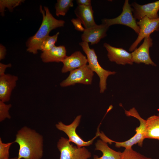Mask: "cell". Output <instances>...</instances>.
Listing matches in <instances>:
<instances>
[{
	"instance_id": "cell-1",
	"label": "cell",
	"mask_w": 159,
	"mask_h": 159,
	"mask_svg": "<svg viewBox=\"0 0 159 159\" xmlns=\"http://www.w3.org/2000/svg\"><path fill=\"white\" fill-rule=\"evenodd\" d=\"M14 143L19 146L17 159H41L43 153V136L34 130L22 127L16 135Z\"/></svg>"
},
{
	"instance_id": "cell-2",
	"label": "cell",
	"mask_w": 159,
	"mask_h": 159,
	"mask_svg": "<svg viewBox=\"0 0 159 159\" xmlns=\"http://www.w3.org/2000/svg\"><path fill=\"white\" fill-rule=\"evenodd\" d=\"M39 9L42 16L41 25L35 34L29 38L26 43L27 51L34 54L38 53L42 42L49 36V33L52 30L64 26L65 23L62 20L55 18L47 7L44 6L43 9L42 6H40Z\"/></svg>"
},
{
	"instance_id": "cell-3",
	"label": "cell",
	"mask_w": 159,
	"mask_h": 159,
	"mask_svg": "<svg viewBox=\"0 0 159 159\" xmlns=\"http://www.w3.org/2000/svg\"><path fill=\"white\" fill-rule=\"evenodd\" d=\"M125 113L128 116H132L137 118L139 121L140 125L136 129V133L129 139L123 142H118L111 140L105 134L102 135L101 139L107 143L111 144L112 143H115V146L117 148L124 147L125 149L132 148V146L138 144L140 147L143 145V143L145 138V131L146 120L142 118L134 107L129 111L125 110Z\"/></svg>"
},
{
	"instance_id": "cell-4",
	"label": "cell",
	"mask_w": 159,
	"mask_h": 159,
	"mask_svg": "<svg viewBox=\"0 0 159 159\" xmlns=\"http://www.w3.org/2000/svg\"><path fill=\"white\" fill-rule=\"evenodd\" d=\"M79 44L86 55L89 67L93 72L96 73L99 77L100 93H104L107 88V77L110 75L115 74L116 72L105 69L100 66L94 49L90 48L88 43L82 41Z\"/></svg>"
},
{
	"instance_id": "cell-5",
	"label": "cell",
	"mask_w": 159,
	"mask_h": 159,
	"mask_svg": "<svg viewBox=\"0 0 159 159\" xmlns=\"http://www.w3.org/2000/svg\"><path fill=\"white\" fill-rule=\"evenodd\" d=\"M57 146L60 152L59 159H88L91 156V153L85 147L74 146L68 139L63 137L59 139Z\"/></svg>"
},
{
	"instance_id": "cell-6",
	"label": "cell",
	"mask_w": 159,
	"mask_h": 159,
	"mask_svg": "<svg viewBox=\"0 0 159 159\" xmlns=\"http://www.w3.org/2000/svg\"><path fill=\"white\" fill-rule=\"evenodd\" d=\"M132 9L128 0L125 1L122 11L117 17L111 19H104L102 20V24L109 26L115 24H121L128 26L138 34L140 28L137 24L136 19L132 15Z\"/></svg>"
},
{
	"instance_id": "cell-7",
	"label": "cell",
	"mask_w": 159,
	"mask_h": 159,
	"mask_svg": "<svg viewBox=\"0 0 159 159\" xmlns=\"http://www.w3.org/2000/svg\"><path fill=\"white\" fill-rule=\"evenodd\" d=\"M81 115H78L73 121L69 125H66L62 122H59L55 125L59 130L64 132L68 136L69 141L75 143L78 148L88 146L92 144L94 140L99 137V129L98 128L95 136L91 140L87 141L83 140L76 132V129L80 121Z\"/></svg>"
},
{
	"instance_id": "cell-8",
	"label": "cell",
	"mask_w": 159,
	"mask_h": 159,
	"mask_svg": "<svg viewBox=\"0 0 159 159\" xmlns=\"http://www.w3.org/2000/svg\"><path fill=\"white\" fill-rule=\"evenodd\" d=\"M70 72L67 78L60 83L61 87H65L76 84H91L94 73L88 64H85Z\"/></svg>"
},
{
	"instance_id": "cell-9",
	"label": "cell",
	"mask_w": 159,
	"mask_h": 159,
	"mask_svg": "<svg viewBox=\"0 0 159 159\" xmlns=\"http://www.w3.org/2000/svg\"><path fill=\"white\" fill-rule=\"evenodd\" d=\"M137 22L139 27L140 31L137 38L129 48L130 52H133L136 49L143 39L150 36L154 31L159 30V18L150 19L145 16Z\"/></svg>"
},
{
	"instance_id": "cell-10",
	"label": "cell",
	"mask_w": 159,
	"mask_h": 159,
	"mask_svg": "<svg viewBox=\"0 0 159 159\" xmlns=\"http://www.w3.org/2000/svg\"><path fill=\"white\" fill-rule=\"evenodd\" d=\"M131 6H132L133 16L136 19L139 20L145 16L150 19L159 18L158 14L159 10V0L143 5H140L134 2Z\"/></svg>"
},
{
	"instance_id": "cell-11",
	"label": "cell",
	"mask_w": 159,
	"mask_h": 159,
	"mask_svg": "<svg viewBox=\"0 0 159 159\" xmlns=\"http://www.w3.org/2000/svg\"><path fill=\"white\" fill-rule=\"evenodd\" d=\"M153 45V39L150 36L145 38L142 44L131 53L133 62L156 66V64L152 61L149 54V48Z\"/></svg>"
},
{
	"instance_id": "cell-12",
	"label": "cell",
	"mask_w": 159,
	"mask_h": 159,
	"mask_svg": "<svg viewBox=\"0 0 159 159\" xmlns=\"http://www.w3.org/2000/svg\"><path fill=\"white\" fill-rule=\"evenodd\" d=\"M103 46L107 51V56L110 61L118 64H132L131 53L122 48L115 47L106 43L103 44Z\"/></svg>"
},
{
	"instance_id": "cell-13",
	"label": "cell",
	"mask_w": 159,
	"mask_h": 159,
	"mask_svg": "<svg viewBox=\"0 0 159 159\" xmlns=\"http://www.w3.org/2000/svg\"><path fill=\"white\" fill-rule=\"evenodd\" d=\"M109 27L107 25L102 24L85 29L81 35L82 39V41L90 43L91 45L97 44L107 36L106 33Z\"/></svg>"
},
{
	"instance_id": "cell-14",
	"label": "cell",
	"mask_w": 159,
	"mask_h": 159,
	"mask_svg": "<svg viewBox=\"0 0 159 159\" xmlns=\"http://www.w3.org/2000/svg\"><path fill=\"white\" fill-rule=\"evenodd\" d=\"M18 79L17 76L9 74L0 76V100L6 102L10 99L11 92Z\"/></svg>"
},
{
	"instance_id": "cell-15",
	"label": "cell",
	"mask_w": 159,
	"mask_h": 159,
	"mask_svg": "<svg viewBox=\"0 0 159 159\" xmlns=\"http://www.w3.org/2000/svg\"><path fill=\"white\" fill-rule=\"evenodd\" d=\"M63 66L61 70L62 73L71 72L87 64V57L80 51H76L70 56H67L62 62Z\"/></svg>"
},
{
	"instance_id": "cell-16",
	"label": "cell",
	"mask_w": 159,
	"mask_h": 159,
	"mask_svg": "<svg viewBox=\"0 0 159 159\" xmlns=\"http://www.w3.org/2000/svg\"><path fill=\"white\" fill-rule=\"evenodd\" d=\"M74 12L77 18L81 21L85 29L90 28L97 25L94 20L92 6L78 5Z\"/></svg>"
},
{
	"instance_id": "cell-17",
	"label": "cell",
	"mask_w": 159,
	"mask_h": 159,
	"mask_svg": "<svg viewBox=\"0 0 159 159\" xmlns=\"http://www.w3.org/2000/svg\"><path fill=\"white\" fill-rule=\"evenodd\" d=\"M66 49L65 46L60 45L55 46L51 49L43 52L41 54L40 58L44 63L62 62L67 56Z\"/></svg>"
},
{
	"instance_id": "cell-18",
	"label": "cell",
	"mask_w": 159,
	"mask_h": 159,
	"mask_svg": "<svg viewBox=\"0 0 159 159\" xmlns=\"http://www.w3.org/2000/svg\"><path fill=\"white\" fill-rule=\"evenodd\" d=\"M95 150L101 151L102 155L101 157L95 155L93 159H121L122 152L111 149L107 143L102 140H97L95 143Z\"/></svg>"
},
{
	"instance_id": "cell-19",
	"label": "cell",
	"mask_w": 159,
	"mask_h": 159,
	"mask_svg": "<svg viewBox=\"0 0 159 159\" xmlns=\"http://www.w3.org/2000/svg\"><path fill=\"white\" fill-rule=\"evenodd\" d=\"M145 138L159 140V116L153 115L146 120Z\"/></svg>"
},
{
	"instance_id": "cell-20",
	"label": "cell",
	"mask_w": 159,
	"mask_h": 159,
	"mask_svg": "<svg viewBox=\"0 0 159 159\" xmlns=\"http://www.w3.org/2000/svg\"><path fill=\"white\" fill-rule=\"evenodd\" d=\"M73 6L72 0H58L55 4L56 15L64 16L69 9Z\"/></svg>"
},
{
	"instance_id": "cell-21",
	"label": "cell",
	"mask_w": 159,
	"mask_h": 159,
	"mask_svg": "<svg viewBox=\"0 0 159 159\" xmlns=\"http://www.w3.org/2000/svg\"><path fill=\"white\" fill-rule=\"evenodd\" d=\"M24 1L23 0H0V12L2 16L4 15L5 9L7 8L10 11Z\"/></svg>"
},
{
	"instance_id": "cell-22",
	"label": "cell",
	"mask_w": 159,
	"mask_h": 159,
	"mask_svg": "<svg viewBox=\"0 0 159 159\" xmlns=\"http://www.w3.org/2000/svg\"><path fill=\"white\" fill-rule=\"evenodd\" d=\"M59 33L57 32L52 36L49 35L46 37L42 42L39 50L43 52L49 50L53 48L57 42Z\"/></svg>"
},
{
	"instance_id": "cell-23",
	"label": "cell",
	"mask_w": 159,
	"mask_h": 159,
	"mask_svg": "<svg viewBox=\"0 0 159 159\" xmlns=\"http://www.w3.org/2000/svg\"><path fill=\"white\" fill-rule=\"evenodd\" d=\"M121 159H152L140 154L132 148L125 149L122 153Z\"/></svg>"
},
{
	"instance_id": "cell-24",
	"label": "cell",
	"mask_w": 159,
	"mask_h": 159,
	"mask_svg": "<svg viewBox=\"0 0 159 159\" xmlns=\"http://www.w3.org/2000/svg\"><path fill=\"white\" fill-rule=\"evenodd\" d=\"M12 105L11 104H6L0 100V121L1 122L6 118L10 119L9 110Z\"/></svg>"
},
{
	"instance_id": "cell-25",
	"label": "cell",
	"mask_w": 159,
	"mask_h": 159,
	"mask_svg": "<svg viewBox=\"0 0 159 159\" xmlns=\"http://www.w3.org/2000/svg\"><path fill=\"white\" fill-rule=\"evenodd\" d=\"M14 142L3 143L0 138V159L9 158V150L11 145Z\"/></svg>"
},
{
	"instance_id": "cell-26",
	"label": "cell",
	"mask_w": 159,
	"mask_h": 159,
	"mask_svg": "<svg viewBox=\"0 0 159 159\" xmlns=\"http://www.w3.org/2000/svg\"><path fill=\"white\" fill-rule=\"evenodd\" d=\"M71 21L74 26L75 29L80 32H84L85 28L82 25L81 21L78 18H73L71 20Z\"/></svg>"
},
{
	"instance_id": "cell-27",
	"label": "cell",
	"mask_w": 159,
	"mask_h": 159,
	"mask_svg": "<svg viewBox=\"0 0 159 159\" xmlns=\"http://www.w3.org/2000/svg\"><path fill=\"white\" fill-rule=\"evenodd\" d=\"M11 67V64L9 63L8 64H4L0 63V76L5 74V72L7 68H10Z\"/></svg>"
},
{
	"instance_id": "cell-28",
	"label": "cell",
	"mask_w": 159,
	"mask_h": 159,
	"mask_svg": "<svg viewBox=\"0 0 159 159\" xmlns=\"http://www.w3.org/2000/svg\"><path fill=\"white\" fill-rule=\"evenodd\" d=\"M6 50L5 47L0 44V60H1L5 58Z\"/></svg>"
},
{
	"instance_id": "cell-29",
	"label": "cell",
	"mask_w": 159,
	"mask_h": 159,
	"mask_svg": "<svg viewBox=\"0 0 159 159\" xmlns=\"http://www.w3.org/2000/svg\"><path fill=\"white\" fill-rule=\"evenodd\" d=\"M76 1L77 4L78 5L91 6V1L90 0H77Z\"/></svg>"
},
{
	"instance_id": "cell-30",
	"label": "cell",
	"mask_w": 159,
	"mask_h": 159,
	"mask_svg": "<svg viewBox=\"0 0 159 159\" xmlns=\"http://www.w3.org/2000/svg\"><path fill=\"white\" fill-rule=\"evenodd\" d=\"M6 159H17V157H14V158H8Z\"/></svg>"
},
{
	"instance_id": "cell-31",
	"label": "cell",
	"mask_w": 159,
	"mask_h": 159,
	"mask_svg": "<svg viewBox=\"0 0 159 159\" xmlns=\"http://www.w3.org/2000/svg\"><path fill=\"white\" fill-rule=\"evenodd\" d=\"M158 115L159 116V114H158Z\"/></svg>"
}]
</instances>
